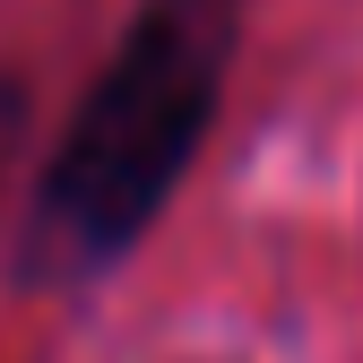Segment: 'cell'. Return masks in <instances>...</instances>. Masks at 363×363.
I'll use <instances>...</instances> for the list:
<instances>
[{
    "mask_svg": "<svg viewBox=\"0 0 363 363\" xmlns=\"http://www.w3.org/2000/svg\"><path fill=\"white\" fill-rule=\"evenodd\" d=\"M251 35V0H139L96 61L78 113L43 156L9 277L26 294H78L139 251L199 173L225 86Z\"/></svg>",
    "mask_w": 363,
    "mask_h": 363,
    "instance_id": "obj_1",
    "label": "cell"
},
{
    "mask_svg": "<svg viewBox=\"0 0 363 363\" xmlns=\"http://www.w3.org/2000/svg\"><path fill=\"white\" fill-rule=\"evenodd\" d=\"M26 130H35V86L18 69H0V199H9V173L26 156Z\"/></svg>",
    "mask_w": 363,
    "mask_h": 363,
    "instance_id": "obj_2",
    "label": "cell"
}]
</instances>
